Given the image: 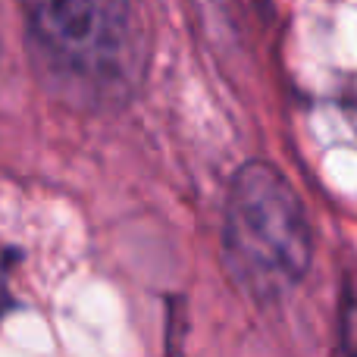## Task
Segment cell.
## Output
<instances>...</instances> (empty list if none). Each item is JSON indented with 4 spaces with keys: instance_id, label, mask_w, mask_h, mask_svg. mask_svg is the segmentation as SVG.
Listing matches in <instances>:
<instances>
[{
    "instance_id": "cell-3",
    "label": "cell",
    "mask_w": 357,
    "mask_h": 357,
    "mask_svg": "<svg viewBox=\"0 0 357 357\" xmlns=\"http://www.w3.org/2000/svg\"><path fill=\"white\" fill-rule=\"evenodd\" d=\"M339 354L342 357H357V301H348L345 307H342Z\"/></svg>"
},
{
    "instance_id": "cell-1",
    "label": "cell",
    "mask_w": 357,
    "mask_h": 357,
    "mask_svg": "<svg viewBox=\"0 0 357 357\" xmlns=\"http://www.w3.org/2000/svg\"><path fill=\"white\" fill-rule=\"evenodd\" d=\"M44 85L79 110L119 107L144 75L135 0H19Z\"/></svg>"
},
{
    "instance_id": "cell-2",
    "label": "cell",
    "mask_w": 357,
    "mask_h": 357,
    "mask_svg": "<svg viewBox=\"0 0 357 357\" xmlns=\"http://www.w3.org/2000/svg\"><path fill=\"white\" fill-rule=\"evenodd\" d=\"M310 254V222L295 188L270 163L241 167L222 220V257L235 285L264 301L279 298L304 279Z\"/></svg>"
}]
</instances>
